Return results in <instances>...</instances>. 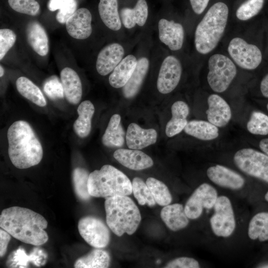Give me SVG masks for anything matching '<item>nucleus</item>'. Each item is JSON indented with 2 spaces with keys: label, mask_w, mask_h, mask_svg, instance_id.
Here are the masks:
<instances>
[{
  "label": "nucleus",
  "mask_w": 268,
  "mask_h": 268,
  "mask_svg": "<svg viewBox=\"0 0 268 268\" xmlns=\"http://www.w3.org/2000/svg\"><path fill=\"white\" fill-rule=\"evenodd\" d=\"M88 189L90 195L96 198L129 196L133 192L128 177L110 165H103L89 174Z\"/></svg>",
  "instance_id": "5"
},
{
  "label": "nucleus",
  "mask_w": 268,
  "mask_h": 268,
  "mask_svg": "<svg viewBox=\"0 0 268 268\" xmlns=\"http://www.w3.org/2000/svg\"><path fill=\"white\" fill-rule=\"evenodd\" d=\"M207 104L206 114L208 121L218 128L225 127L232 117L228 103L220 96L212 94L208 97Z\"/></svg>",
  "instance_id": "16"
},
{
  "label": "nucleus",
  "mask_w": 268,
  "mask_h": 268,
  "mask_svg": "<svg viewBox=\"0 0 268 268\" xmlns=\"http://www.w3.org/2000/svg\"><path fill=\"white\" fill-rule=\"evenodd\" d=\"M209 0H190L193 11L198 14L203 12Z\"/></svg>",
  "instance_id": "45"
},
{
  "label": "nucleus",
  "mask_w": 268,
  "mask_h": 268,
  "mask_svg": "<svg viewBox=\"0 0 268 268\" xmlns=\"http://www.w3.org/2000/svg\"><path fill=\"white\" fill-rule=\"evenodd\" d=\"M160 216L167 227L173 231L185 228L189 223L184 206L178 203L164 206L161 210Z\"/></svg>",
  "instance_id": "21"
},
{
  "label": "nucleus",
  "mask_w": 268,
  "mask_h": 268,
  "mask_svg": "<svg viewBox=\"0 0 268 268\" xmlns=\"http://www.w3.org/2000/svg\"><path fill=\"white\" fill-rule=\"evenodd\" d=\"M134 197L140 205H155L156 202L146 183L138 177H135L132 182Z\"/></svg>",
  "instance_id": "37"
},
{
  "label": "nucleus",
  "mask_w": 268,
  "mask_h": 268,
  "mask_svg": "<svg viewBox=\"0 0 268 268\" xmlns=\"http://www.w3.org/2000/svg\"><path fill=\"white\" fill-rule=\"evenodd\" d=\"M46 219L31 209L11 206L4 209L0 215V227L19 241L34 246H40L49 239L45 230Z\"/></svg>",
  "instance_id": "1"
},
{
  "label": "nucleus",
  "mask_w": 268,
  "mask_h": 268,
  "mask_svg": "<svg viewBox=\"0 0 268 268\" xmlns=\"http://www.w3.org/2000/svg\"><path fill=\"white\" fill-rule=\"evenodd\" d=\"M106 223L118 236L135 232L141 221L138 208L128 196H116L105 198Z\"/></svg>",
  "instance_id": "3"
},
{
  "label": "nucleus",
  "mask_w": 268,
  "mask_h": 268,
  "mask_svg": "<svg viewBox=\"0 0 268 268\" xmlns=\"http://www.w3.org/2000/svg\"><path fill=\"white\" fill-rule=\"evenodd\" d=\"M158 27L160 40L170 50L177 51L182 47L184 30L180 23L162 18L158 22Z\"/></svg>",
  "instance_id": "17"
},
{
  "label": "nucleus",
  "mask_w": 268,
  "mask_h": 268,
  "mask_svg": "<svg viewBox=\"0 0 268 268\" xmlns=\"http://www.w3.org/2000/svg\"><path fill=\"white\" fill-rule=\"evenodd\" d=\"M78 229L80 236L90 246L95 248L106 247L110 239L108 227L100 219L86 216L80 219Z\"/></svg>",
  "instance_id": "11"
},
{
  "label": "nucleus",
  "mask_w": 268,
  "mask_h": 268,
  "mask_svg": "<svg viewBox=\"0 0 268 268\" xmlns=\"http://www.w3.org/2000/svg\"><path fill=\"white\" fill-rule=\"evenodd\" d=\"M218 193L212 185L203 183L198 187L184 206L185 211L190 219H197L202 214L204 209H211L216 201Z\"/></svg>",
  "instance_id": "9"
},
{
  "label": "nucleus",
  "mask_w": 268,
  "mask_h": 268,
  "mask_svg": "<svg viewBox=\"0 0 268 268\" xmlns=\"http://www.w3.org/2000/svg\"><path fill=\"white\" fill-rule=\"evenodd\" d=\"M157 138V133L154 129H144L134 123L129 125L126 134L127 145L133 149H141L154 144Z\"/></svg>",
  "instance_id": "19"
},
{
  "label": "nucleus",
  "mask_w": 268,
  "mask_h": 268,
  "mask_svg": "<svg viewBox=\"0 0 268 268\" xmlns=\"http://www.w3.org/2000/svg\"><path fill=\"white\" fill-rule=\"evenodd\" d=\"M184 131L187 134L204 141L214 139L219 136L218 128L204 120H193L188 122Z\"/></svg>",
  "instance_id": "29"
},
{
  "label": "nucleus",
  "mask_w": 268,
  "mask_h": 268,
  "mask_svg": "<svg viewBox=\"0 0 268 268\" xmlns=\"http://www.w3.org/2000/svg\"><path fill=\"white\" fill-rule=\"evenodd\" d=\"M149 65V61L146 58L138 59L133 73L123 87V93L125 98H132L138 92L148 71Z\"/></svg>",
  "instance_id": "26"
},
{
  "label": "nucleus",
  "mask_w": 268,
  "mask_h": 268,
  "mask_svg": "<svg viewBox=\"0 0 268 268\" xmlns=\"http://www.w3.org/2000/svg\"><path fill=\"white\" fill-rule=\"evenodd\" d=\"M228 51L236 64L244 69H254L262 60V54L259 48L255 45L248 44L239 37L231 40Z\"/></svg>",
  "instance_id": "10"
},
{
  "label": "nucleus",
  "mask_w": 268,
  "mask_h": 268,
  "mask_svg": "<svg viewBox=\"0 0 268 268\" xmlns=\"http://www.w3.org/2000/svg\"><path fill=\"white\" fill-rule=\"evenodd\" d=\"M146 184L158 204L166 206L170 204L172 198L167 186L162 182L152 177L148 178Z\"/></svg>",
  "instance_id": "35"
},
{
  "label": "nucleus",
  "mask_w": 268,
  "mask_h": 268,
  "mask_svg": "<svg viewBox=\"0 0 268 268\" xmlns=\"http://www.w3.org/2000/svg\"><path fill=\"white\" fill-rule=\"evenodd\" d=\"M43 90L47 96L52 100L63 98L65 95L62 82L55 75L47 79L44 84Z\"/></svg>",
  "instance_id": "41"
},
{
  "label": "nucleus",
  "mask_w": 268,
  "mask_h": 268,
  "mask_svg": "<svg viewBox=\"0 0 268 268\" xmlns=\"http://www.w3.org/2000/svg\"><path fill=\"white\" fill-rule=\"evenodd\" d=\"M166 268H199L200 265L196 259L187 257H182L169 262L165 266Z\"/></svg>",
  "instance_id": "43"
},
{
  "label": "nucleus",
  "mask_w": 268,
  "mask_h": 268,
  "mask_svg": "<svg viewBox=\"0 0 268 268\" xmlns=\"http://www.w3.org/2000/svg\"><path fill=\"white\" fill-rule=\"evenodd\" d=\"M4 70L3 67L0 65V76L2 77L4 74Z\"/></svg>",
  "instance_id": "48"
},
{
  "label": "nucleus",
  "mask_w": 268,
  "mask_h": 268,
  "mask_svg": "<svg viewBox=\"0 0 268 268\" xmlns=\"http://www.w3.org/2000/svg\"><path fill=\"white\" fill-rule=\"evenodd\" d=\"M206 175L216 185L232 190L241 189L246 182L239 173L220 164L210 166L206 170Z\"/></svg>",
  "instance_id": "13"
},
{
  "label": "nucleus",
  "mask_w": 268,
  "mask_h": 268,
  "mask_svg": "<svg viewBox=\"0 0 268 268\" xmlns=\"http://www.w3.org/2000/svg\"><path fill=\"white\" fill-rule=\"evenodd\" d=\"M98 9L102 21L108 28L114 31L120 29L122 25L118 0H99Z\"/></svg>",
  "instance_id": "30"
},
{
  "label": "nucleus",
  "mask_w": 268,
  "mask_h": 268,
  "mask_svg": "<svg viewBox=\"0 0 268 268\" xmlns=\"http://www.w3.org/2000/svg\"><path fill=\"white\" fill-rule=\"evenodd\" d=\"M124 55V49L118 43H113L104 47L99 53L96 60V68L98 73L105 76L113 71Z\"/></svg>",
  "instance_id": "15"
},
{
  "label": "nucleus",
  "mask_w": 268,
  "mask_h": 268,
  "mask_svg": "<svg viewBox=\"0 0 268 268\" xmlns=\"http://www.w3.org/2000/svg\"><path fill=\"white\" fill-rule=\"evenodd\" d=\"M60 76L66 98L69 103L77 104L82 94V84L78 74L73 69L66 67L61 70Z\"/></svg>",
  "instance_id": "20"
},
{
  "label": "nucleus",
  "mask_w": 268,
  "mask_h": 268,
  "mask_svg": "<svg viewBox=\"0 0 268 268\" xmlns=\"http://www.w3.org/2000/svg\"><path fill=\"white\" fill-rule=\"evenodd\" d=\"M89 176L88 172L83 168L76 167L72 172L74 192L77 197L82 201H87L91 197L88 189Z\"/></svg>",
  "instance_id": "36"
},
{
  "label": "nucleus",
  "mask_w": 268,
  "mask_h": 268,
  "mask_svg": "<svg viewBox=\"0 0 268 268\" xmlns=\"http://www.w3.org/2000/svg\"><path fill=\"white\" fill-rule=\"evenodd\" d=\"M265 200L268 202V191L266 193L265 196Z\"/></svg>",
  "instance_id": "49"
},
{
  "label": "nucleus",
  "mask_w": 268,
  "mask_h": 268,
  "mask_svg": "<svg viewBox=\"0 0 268 268\" xmlns=\"http://www.w3.org/2000/svg\"><path fill=\"white\" fill-rule=\"evenodd\" d=\"M259 268H268V264H265V265H261V267H259Z\"/></svg>",
  "instance_id": "50"
},
{
  "label": "nucleus",
  "mask_w": 268,
  "mask_h": 268,
  "mask_svg": "<svg viewBox=\"0 0 268 268\" xmlns=\"http://www.w3.org/2000/svg\"><path fill=\"white\" fill-rule=\"evenodd\" d=\"M261 150L268 155V138L262 139L259 143Z\"/></svg>",
  "instance_id": "47"
},
{
  "label": "nucleus",
  "mask_w": 268,
  "mask_h": 268,
  "mask_svg": "<svg viewBox=\"0 0 268 268\" xmlns=\"http://www.w3.org/2000/svg\"><path fill=\"white\" fill-rule=\"evenodd\" d=\"M247 234L252 240H268V212H260L252 217L248 224Z\"/></svg>",
  "instance_id": "33"
},
{
  "label": "nucleus",
  "mask_w": 268,
  "mask_h": 268,
  "mask_svg": "<svg viewBox=\"0 0 268 268\" xmlns=\"http://www.w3.org/2000/svg\"><path fill=\"white\" fill-rule=\"evenodd\" d=\"M260 90L262 95L268 98V74L262 79L260 83Z\"/></svg>",
  "instance_id": "46"
},
{
  "label": "nucleus",
  "mask_w": 268,
  "mask_h": 268,
  "mask_svg": "<svg viewBox=\"0 0 268 268\" xmlns=\"http://www.w3.org/2000/svg\"><path fill=\"white\" fill-rule=\"evenodd\" d=\"M190 109L186 103L182 101L174 102L171 107L172 118L167 123L165 134L168 137H172L181 133L186 126L187 118Z\"/></svg>",
  "instance_id": "23"
},
{
  "label": "nucleus",
  "mask_w": 268,
  "mask_h": 268,
  "mask_svg": "<svg viewBox=\"0 0 268 268\" xmlns=\"http://www.w3.org/2000/svg\"><path fill=\"white\" fill-rule=\"evenodd\" d=\"M246 127L248 131L253 134H268V116L260 111L253 112Z\"/></svg>",
  "instance_id": "38"
},
{
  "label": "nucleus",
  "mask_w": 268,
  "mask_h": 268,
  "mask_svg": "<svg viewBox=\"0 0 268 268\" xmlns=\"http://www.w3.org/2000/svg\"><path fill=\"white\" fill-rule=\"evenodd\" d=\"M108 253L100 248L92 250L88 254L77 259L74 267L76 268H106L110 264Z\"/></svg>",
  "instance_id": "31"
},
{
  "label": "nucleus",
  "mask_w": 268,
  "mask_h": 268,
  "mask_svg": "<svg viewBox=\"0 0 268 268\" xmlns=\"http://www.w3.org/2000/svg\"><path fill=\"white\" fill-rule=\"evenodd\" d=\"M236 166L242 172L268 183V155L251 148L237 151L233 157Z\"/></svg>",
  "instance_id": "7"
},
{
  "label": "nucleus",
  "mask_w": 268,
  "mask_h": 268,
  "mask_svg": "<svg viewBox=\"0 0 268 268\" xmlns=\"http://www.w3.org/2000/svg\"><path fill=\"white\" fill-rule=\"evenodd\" d=\"M267 109L268 111V103L267 105Z\"/></svg>",
  "instance_id": "51"
},
{
  "label": "nucleus",
  "mask_w": 268,
  "mask_h": 268,
  "mask_svg": "<svg viewBox=\"0 0 268 268\" xmlns=\"http://www.w3.org/2000/svg\"><path fill=\"white\" fill-rule=\"evenodd\" d=\"M114 157L125 167L134 170H141L153 165L151 158L137 149L120 148L116 150Z\"/></svg>",
  "instance_id": "18"
},
{
  "label": "nucleus",
  "mask_w": 268,
  "mask_h": 268,
  "mask_svg": "<svg viewBox=\"0 0 268 268\" xmlns=\"http://www.w3.org/2000/svg\"><path fill=\"white\" fill-rule=\"evenodd\" d=\"M77 112L78 117L73 123V130L79 137L84 138L87 136L91 131L94 106L91 101L85 100L79 104Z\"/></svg>",
  "instance_id": "27"
},
{
  "label": "nucleus",
  "mask_w": 268,
  "mask_h": 268,
  "mask_svg": "<svg viewBox=\"0 0 268 268\" xmlns=\"http://www.w3.org/2000/svg\"><path fill=\"white\" fill-rule=\"evenodd\" d=\"M264 0H247L237 9V17L241 20H247L256 15L262 9Z\"/></svg>",
  "instance_id": "40"
},
{
  "label": "nucleus",
  "mask_w": 268,
  "mask_h": 268,
  "mask_svg": "<svg viewBox=\"0 0 268 268\" xmlns=\"http://www.w3.org/2000/svg\"><path fill=\"white\" fill-rule=\"evenodd\" d=\"M18 92L24 97L40 107L47 105L45 98L40 88L28 78L21 76L16 81Z\"/></svg>",
  "instance_id": "32"
},
{
  "label": "nucleus",
  "mask_w": 268,
  "mask_h": 268,
  "mask_svg": "<svg viewBox=\"0 0 268 268\" xmlns=\"http://www.w3.org/2000/svg\"><path fill=\"white\" fill-rule=\"evenodd\" d=\"M182 68L180 61L173 56L163 60L157 80V88L162 94H168L174 90L181 79Z\"/></svg>",
  "instance_id": "12"
},
{
  "label": "nucleus",
  "mask_w": 268,
  "mask_h": 268,
  "mask_svg": "<svg viewBox=\"0 0 268 268\" xmlns=\"http://www.w3.org/2000/svg\"><path fill=\"white\" fill-rule=\"evenodd\" d=\"M27 41L33 50L39 55L45 56L49 52V39L43 27L36 21L29 22L26 27Z\"/></svg>",
  "instance_id": "22"
},
{
  "label": "nucleus",
  "mask_w": 268,
  "mask_h": 268,
  "mask_svg": "<svg viewBox=\"0 0 268 268\" xmlns=\"http://www.w3.org/2000/svg\"><path fill=\"white\" fill-rule=\"evenodd\" d=\"M16 39L15 33L9 29L0 30V60H1L14 44Z\"/></svg>",
  "instance_id": "42"
},
{
  "label": "nucleus",
  "mask_w": 268,
  "mask_h": 268,
  "mask_svg": "<svg viewBox=\"0 0 268 268\" xmlns=\"http://www.w3.org/2000/svg\"><path fill=\"white\" fill-rule=\"evenodd\" d=\"M229 10L226 4L218 2L208 10L198 25L195 34L197 51L206 54L217 45L224 32Z\"/></svg>",
  "instance_id": "4"
},
{
  "label": "nucleus",
  "mask_w": 268,
  "mask_h": 268,
  "mask_svg": "<svg viewBox=\"0 0 268 268\" xmlns=\"http://www.w3.org/2000/svg\"><path fill=\"white\" fill-rule=\"evenodd\" d=\"M208 65L207 79L210 87L217 93L225 91L236 75V66L229 58L219 54L211 56Z\"/></svg>",
  "instance_id": "6"
},
{
  "label": "nucleus",
  "mask_w": 268,
  "mask_h": 268,
  "mask_svg": "<svg viewBox=\"0 0 268 268\" xmlns=\"http://www.w3.org/2000/svg\"><path fill=\"white\" fill-rule=\"evenodd\" d=\"M92 15L89 9L85 7L78 8L66 23L68 34L73 38L85 39L92 31Z\"/></svg>",
  "instance_id": "14"
},
{
  "label": "nucleus",
  "mask_w": 268,
  "mask_h": 268,
  "mask_svg": "<svg viewBox=\"0 0 268 268\" xmlns=\"http://www.w3.org/2000/svg\"><path fill=\"white\" fill-rule=\"evenodd\" d=\"M137 63L136 58L133 55L123 59L110 75V84L116 88L124 87L133 73Z\"/></svg>",
  "instance_id": "24"
},
{
  "label": "nucleus",
  "mask_w": 268,
  "mask_h": 268,
  "mask_svg": "<svg viewBox=\"0 0 268 268\" xmlns=\"http://www.w3.org/2000/svg\"><path fill=\"white\" fill-rule=\"evenodd\" d=\"M77 0H49L48 8L51 11L58 10L56 19L60 23H66L77 9Z\"/></svg>",
  "instance_id": "34"
},
{
  "label": "nucleus",
  "mask_w": 268,
  "mask_h": 268,
  "mask_svg": "<svg viewBox=\"0 0 268 268\" xmlns=\"http://www.w3.org/2000/svg\"><path fill=\"white\" fill-rule=\"evenodd\" d=\"M10 234L4 229H0V256L3 257L7 250L9 242L11 239Z\"/></svg>",
  "instance_id": "44"
},
{
  "label": "nucleus",
  "mask_w": 268,
  "mask_h": 268,
  "mask_svg": "<svg viewBox=\"0 0 268 268\" xmlns=\"http://www.w3.org/2000/svg\"><path fill=\"white\" fill-rule=\"evenodd\" d=\"M121 116L113 115L102 137L103 145L108 147H120L123 145L126 136L125 131L121 123Z\"/></svg>",
  "instance_id": "28"
},
{
  "label": "nucleus",
  "mask_w": 268,
  "mask_h": 268,
  "mask_svg": "<svg viewBox=\"0 0 268 268\" xmlns=\"http://www.w3.org/2000/svg\"><path fill=\"white\" fill-rule=\"evenodd\" d=\"M8 153L12 164L18 169H26L38 164L43 151L34 131L25 121L14 122L7 133Z\"/></svg>",
  "instance_id": "2"
},
{
  "label": "nucleus",
  "mask_w": 268,
  "mask_h": 268,
  "mask_svg": "<svg viewBox=\"0 0 268 268\" xmlns=\"http://www.w3.org/2000/svg\"><path fill=\"white\" fill-rule=\"evenodd\" d=\"M148 5L145 0H138L134 8L123 7L121 9L120 15L124 26L131 29L137 24L142 26L148 17Z\"/></svg>",
  "instance_id": "25"
},
{
  "label": "nucleus",
  "mask_w": 268,
  "mask_h": 268,
  "mask_svg": "<svg viewBox=\"0 0 268 268\" xmlns=\"http://www.w3.org/2000/svg\"><path fill=\"white\" fill-rule=\"evenodd\" d=\"M213 208L214 212L209 220L212 232L218 237H229L234 233L236 226L230 200L226 196H218Z\"/></svg>",
  "instance_id": "8"
},
{
  "label": "nucleus",
  "mask_w": 268,
  "mask_h": 268,
  "mask_svg": "<svg viewBox=\"0 0 268 268\" xmlns=\"http://www.w3.org/2000/svg\"><path fill=\"white\" fill-rule=\"evenodd\" d=\"M9 7L14 11L31 16L38 15L40 5L37 0H7Z\"/></svg>",
  "instance_id": "39"
}]
</instances>
